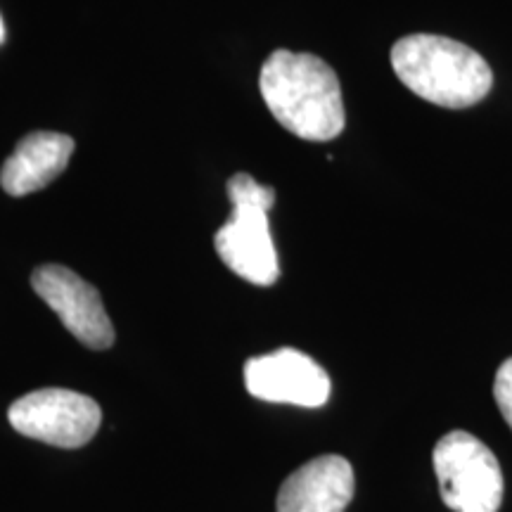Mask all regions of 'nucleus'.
I'll return each instance as SVG.
<instances>
[{
    "mask_svg": "<svg viewBox=\"0 0 512 512\" xmlns=\"http://www.w3.org/2000/svg\"><path fill=\"white\" fill-rule=\"evenodd\" d=\"M441 498L456 512H498L503 503L501 463L475 434L453 430L432 453Z\"/></svg>",
    "mask_w": 512,
    "mask_h": 512,
    "instance_id": "20e7f679",
    "label": "nucleus"
},
{
    "mask_svg": "<svg viewBox=\"0 0 512 512\" xmlns=\"http://www.w3.org/2000/svg\"><path fill=\"white\" fill-rule=\"evenodd\" d=\"M31 287L81 344L98 351L112 347L114 328L100 292L72 268L60 264L38 266L31 275Z\"/></svg>",
    "mask_w": 512,
    "mask_h": 512,
    "instance_id": "423d86ee",
    "label": "nucleus"
},
{
    "mask_svg": "<svg viewBox=\"0 0 512 512\" xmlns=\"http://www.w3.org/2000/svg\"><path fill=\"white\" fill-rule=\"evenodd\" d=\"M5 41V27H3V19H0V43Z\"/></svg>",
    "mask_w": 512,
    "mask_h": 512,
    "instance_id": "9b49d317",
    "label": "nucleus"
},
{
    "mask_svg": "<svg viewBox=\"0 0 512 512\" xmlns=\"http://www.w3.org/2000/svg\"><path fill=\"white\" fill-rule=\"evenodd\" d=\"M8 420L29 439L57 448H79L100 430L102 411L91 396L69 389H38L12 403Z\"/></svg>",
    "mask_w": 512,
    "mask_h": 512,
    "instance_id": "39448f33",
    "label": "nucleus"
},
{
    "mask_svg": "<svg viewBox=\"0 0 512 512\" xmlns=\"http://www.w3.org/2000/svg\"><path fill=\"white\" fill-rule=\"evenodd\" d=\"M74 138L55 131H34L22 138L15 152L5 159L0 185L12 197H24L43 190L62 176L74 155Z\"/></svg>",
    "mask_w": 512,
    "mask_h": 512,
    "instance_id": "1a4fd4ad",
    "label": "nucleus"
},
{
    "mask_svg": "<svg viewBox=\"0 0 512 512\" xmlns=\"http://www.w3.org/2000/svg\"><path fill=\"white\" fill-rule=\"evenodd\" d=\"M228 197L233 202V219L216 233V254L247 283L273 285L280 278L278 254L268 228L275 190L256 183L249 174H235L228 181Z\"/></svg>",
    "mask_w": 512,
    "mask_h": 512,
    "instance_id": "7ed1b4c3",
    "label": "nucleus"
},
{
    "mask_svg": "<svg viewBox=\"0 0 512 512\" xmlns=\"http://www.w3.org/2000/svg\"><path fill=\"white\" fill-rule=\"evenodd\" d=\"M392 67L408 91L446 110L477 105L494 86V72L484 57L446 36L401 38L392 48Z\"/></svg>",
    "mask_w": 512,
    "mask_h": 512,
    "instance_id": "f03ea898",
    "label": "nucleus"
},
{
    "mask_svg": "<svg viewBox=\"0 0 512 512\" xmlns=\"http://www.w3.org/2000/svg\"><path fill=\"white\" fill-rule=\"evenodd\" d=\"M259 88L278 124L294 136L325 143L344 131L342 86L318 55L275 50L261 67Z\"/></svg>",
    "mask_w": 512,
    "mask_h": 512,
    "instance_id": "f257e3e1",
    "label": "nucleus"
},
{
    "mask_svg": "<svg viewBox=\"0 0 512 512\" xmlns=\"http://www.w3.org/2000/svg\"><path fill=\"white\" fill-rule=\"evenodd\" d=\"M247 392L261 401L318 408L328 403L330 377L311 356L297 349H278L245 363Z\"/></svg>",
    "mask_w": 512,
    "mask_h": 512,
    "instance_id": "0eeeda50",
    "label": "nucleus"
},
{
    "mask_svg": "<svg viewBox=\"0 0 512 512\" xmlns=\"http://www.w3.org/2000/svg\"><path fill=\"white\" fill-rule=\"evenodd\" d=\"M494 399L498 403V411L503 413L505 422L512 430V358L501 363L494 380Z\"/></svg>",
    "mask_w": 512,
    "mask_h": 512,
    "instance_id": "9d476101",
    "label": "nucleus"
},
{
    "mask_svg": "<svg viewBox=\"0 0 512 512\" xmlns=\"http://www.w3.org/2000/svg\"><path fill=\"white\" fill-rule=\"evenodd\" d=\"M354 489V467L347 458L318 456L285 479L278 491V512H344Z\"/></svg>",
    "mask_w": 512,
    "mask_h": 512,
    "instance_id": "6e6552de",
    "label": "nucleus"
}]
</instances>
